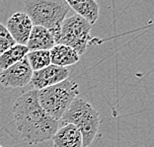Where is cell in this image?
<instances>
[{
    "label": "cell",
    "instance_id": "obj_1",
    "mask_svg": "<svg viewBox=\"0 0 154 147\" xmlns=\"http://www.w3.org/2000/svg\"><path fill=\"white\" fill-rule=\"evenodd\" d=\"M13 118L21 138L28 144L51 140L59 127L58 121L50 117L41 107L38 90H30L16 99Z\"/></svg>",
    "mask_w": 154,
    "mask_h": 147
},
{
    "label": "cell",
    "instance_id": "obj_2",
    "mask_svg": "<svg viewBox=\"0 0 154 147\" xmlns=\"http://www.w3.org/2000/svg\"><path fill=\"white\" fill-rule=\"evenodd\" d=\"M27 16L33 26H41L50 31L57 44L62 22L69 12L64 0H32L24 3Z\"/></svg>",
    "mask_w": 154,
    "mask_h": 147
},
{
    "label": "cell",
    "instance_id": "obj_3",
    "mask_svg": "<svg viewBox=\"0 0 154 147\" xmlns=\"http://www.w3.org/2000/svg\"><path fill=\"white\" fill-rule=\"evenodd\" d=\"M58 124L60 127L64 124H73L76 127L81 133L83 147H88L95 139L99 130V113L85 100L75 98Z\"/></svg>",
    "mask_w": 154,
    "mask_h": 147
},
{
    "label": "cell",
    "instance_id": "obj_4",
    "mask_svg": "<svg viewBox=\"0 0 154 147\" xmlns=\"http://www.w3.org/2000/svg\"><path fill=\"white\" fill-rule=\"evenodd\" d=\"M78 94V85L66 79L38 91V100L45 113L59 122Z\"/></svg>",
    "mask_w": 154,
    "mask_h": 147
},
{
    "label": "cell",
    "instance_id": "obj_5",
    "mask_svg": "<svg viewBox=\"0 0 154 147\" xmlns=\"http://www.w3.org/2000/svg\"><path fill=\"white\" fill-rule=\"evenodd\" d=\"M92 26L78 15L65 18L61 24L59 38L57 44H63L74 50L79 57L86 52L87 47L94 40L91 37Z\"/></svg>",
    "mask_w": 154,
    "mask_h": 147
},
{
    "label": "cell",
    "instance_id": "obj_6",
    "mask_svg": "<svg viewBox=\"0 0 154 147\" xmlns=\"http://www.w3.org/2000/svg\"><path fill=\"white\" fill-rule=\"evenodd\" d=\"M33 75L27 58L13 64L0 73V86L2 88H19L28 85Z\"/></svg>",
    "mask_w": 154,
    "mask_h": 147
},
{
    "label": "cell",
    "instance_id": "obj_7",
    "mask_svg": "<svg viewBox=\"0 0 154 147\" xmlns=\"http://www.w3.org/2000/svg\"><path fill=\"white\" fill-rule=\"evenodd\" d=\"M68 68L51 64L41 70L33 72L30 84L34 87L35 90L40 91L64 81L68 78Z\"/></svg>",
    "mask_w": 154,
    "mask_h": 147
},
{
    "label": "cell",
    "instance_id": "obj_8",
    "mask_svg": "<svg viewBox=\"0 0 154 147\" xmlns=\"http://www.w3.org/2000/svg\"><path fill=\"white\" fill-rule=\"evenodd\" d=\"M6 29L17 44L26 45L33 29V24L26 13H15L7 20Z\"/></svg>",
    "mask_w": 154,
    "mask_h": 147
},
{
    "label": "cell",
    "instance_id": "obj_9",
    "mask_svg": "<svg viewBox=\"0 0 154 147\" xmlns=\"http://www.w3.org/2000/svg\"><path fill=\"white\" fill-rule=\"evenodd\" d=\"M51 141L54 147H83L81 133L73 124H64L58 127Z\"/></svg>",
    "mask_w": 154,
    "mask_h": 147
},
{
    "label": "cell",
    "instance_id": "obj_10",
    "mask_svg": "<svg viewBox=\"0 0 154 147\" xmlns=\"http://www.w3.org/2000/svg\"><path fill=\"white\" fill-rule=\"evenodd\" d=\"M55 44V41L50 31L41 26H33L26 47L29 51H51Z\"/></svg>",
    "mask_w": 154,
    "mask_h": 147
},
{
    "label": "cell",
    "instance_id": "obj_11",
    "mask_svg": "<svg viewBox=\"0 0 154 147\" xmlns=\"http://www.w3.org/2000/svg\"><path fill=\"white\" fill-rule=\"evenodd\" d=\"M51 64L59 67H67L77 63L80 57L71 47L63 44H55L50 51Z\"/></svg>",
    "mask_w": 154,
    "mask_h": 147
},
{
    "label": "cell",
    "instance_id": "obj_12",
    "mask_svg": "<svg viewBox=\"0 0 154 147\" xmlns=\"http://www.w3.org/2000/svg\"><path fill=\"white\" fill-rule=\"evenodd\" d=\"M69 8L73 9L77 13L76 15L80 16L86 20L91 26L96 23L99 18L100 7L99 4L94 0H86V1H66Z\"/></svg>",
    "mask_w": 154,
    "mask_h": 147
},
{
    "label": "cell",
    "instance_id": "obj_13",
    "mask_svg": "<svg viewBox=\"0 0 154 147\" xmlns=\"http://www.w3.org/2000/svg\"><path fill=\"white\" fill-rule=\"evenodd\" d=\"M29 50L26 45L15 44L14 47H10L3 54H0V68L5 70L13 64L17 63L26 57Z\"/></svg>",
    "mask_w": 154,
    "mask_h": 147
},
{
    "label": "cell",
    "instance_id": "obj_14",
    "mask_svg": "<svg viewBox=\"0 0 154 147\" xmlns=\"http://www.w3.org/2000/svg\"><path fill=\"white\" fill-rule=\"evenodd\" d=\"M26 58L33 72L38 71L51 64L50 51H29L26 55Z\"/></svg>",
    "mask_w": 154,
    "mask_h": 147
},
{
    "label": "cell",
    "instance_id": "obj_15",
    "mask_svg": "<svg viewBox=\"0 0 154 147\" xmlns=\"http://www.w3.org/2000/svg\"><path fill=\"white\" fill-rule=\"evenodd\" d=\"M16 44L11 35L3 24L0 23V54Z\"/></svg>",
    "mask_w": 154,
    "mask_h": 147
},
{
    "label": "cell",
    "instance_id": "obj_16",
    "mask_svg": "<svg viewBox=\"0 0 154 147\" xmlns=\"http://www.w3.org/2000/svg\"><path fill=\"white\" fill-rule=\"evenodd\" d=\"M0 147H2V146H1V145H0Z\"/></svg>",
    "mask_w": 154,
    "mask_h": 147
}]
</instances>
